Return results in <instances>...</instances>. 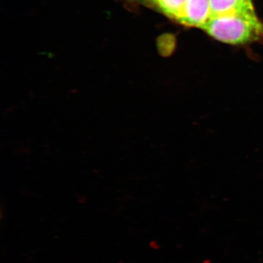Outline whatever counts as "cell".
Masks as SVG:
<instances>
[{
    "label": "cell",
    "mask_w": 263,
    "mask_h": 263,
    "mask_svg": "<svg viewBox=\"0 0 263 263\" xmlns=\"http://www.w3.org/2000/svg\"><path fill=\"white\" fill-rule=\"evenodd\" d=\"M202 29L214 39L229 44H243L263 37V24L254 11L212 17Z\"/></svg>",
    "instance_id": "cell-1"
},
{
    "label": "cell",
    "mask_w": 263,
    "mask_h": 263,
    "mask_svg": "<svg viewBox=\"0 0 263 263\" xmlns=\"http://www.w3.org/2000/svg\"><path fill=\"white\" fill-rule=\"evenodd\" d=\"M211 18L210 0H187L176 20L188 27L202 29Z\"/></svg>",
    "instance_id": "cell-2"
},
{
    "label": "cell",
    "mask_w": 263,
    "mask_h": 263,
    "mask_svg": "<svg viewBox=\"0 0 263 263\" xmlns=\"http://www.w3.org/2000/svg\"><path fill=\"white\" fill-rule=\"evenodd\" d=\"M131 3H140L152 6L163 14L176 20L181 8L187 0H127Z\"/></svg>",
    "instance_id": "cell-4"
},
{
    "label": "cell",
    "mask_w": 263,
    "mask_h": 263,
    "mask_svg": "<svg viewBox=\"0 0 263 263\" xmlns=\"http://www.w3.org/2000/svg\"><path fill=\"white\" fill-rule=\"evenodd\" d=\"M212 17L253 12L252 0H210Z\"/></svg>",
    "instance_id": "cell-3"
}]
</instances>
